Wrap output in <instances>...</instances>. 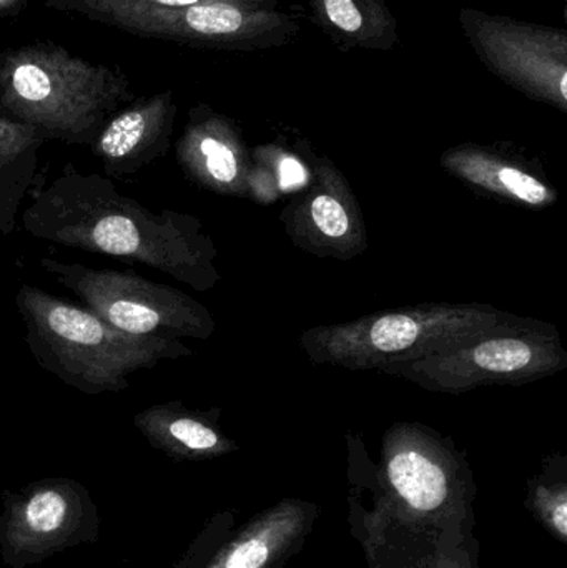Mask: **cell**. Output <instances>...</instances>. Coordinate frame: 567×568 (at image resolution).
Wrapping results in <instances>:
<instances>
[{"mask_svg": "<svg viewBox=\"0 0 567 568\" xmlns=\"http://www.w3.org/2000/svg\"><path fill=\"white\" fill-rule=\"evenodd\" d=\"M280 182H282L283 189L302 185L305 182V170L296 160H283L282 166H280Z\"/></svg>", "mask_w": 567, "mask_h": 568, "instance_id": "cell-18", "label": "cell"}, {"mask_svg": "<svg viewBox=\"0 0 567 568\" xmlns=\"http://www.w3.org/2000/svg\"><path fill=\"white\" fill-rule=\"evenodd\" d=\"M566 80H567L566 73H563V77H561V95L565 97V99H566V95H567V92H566Z\"/></svg>", "mask_w": 567, "mask_h": 568, "instance_id": "cell-20", "label": "cell"}, {"mask_svg": "<svg viewBox=\"0 0 567 568\" xmlns=\"http://www.w3.org/2000/svg\"><path fill=\"white\" fill-rule=\"evenodd\" d=\"M529 509L538 517L539 523L559 540H567V490L566 487L539 486L533 490L528 500Z\"/></svg>", "mask_w": 567, "mask_h": 568, "instance_id": "cell-14", "label": "cell"}, {"mask_svg": "<svg viewBox=\"0 0 567 568\" xmlns=\"http://www.w3.org/2000/svg\"><path fill=\"white\" fill-rule=\"evenodd\" d=\"M476 182L492 186V189L499 190V192L503 190V192L509 193V195L516 196V199L529 203V205H543L551 199V193L535 176L528 175V173L518 169H509V166L496 169L495 172L488 173V179H479Z\"/></svg>", "mask_w": 567, "mask_h": 568, "instance_id": "cell-15", "label": "cell"}, {"mask_svg": "<svg viewBox=\"0 0 567 568\" xmlns=\"http://www.w3.org/2000/svg\"><path fill=\"white\" fill-rule=\"evenodd\" d=\"M99 539V507L79 480L47 477L2 494L0 560L6 567L39 566Z\"/></svg>", "mask_w": 567, "mask_h": 568, "instance_id": "cell-5", "label": "cell"}, {"mask_svg": "<svg viewBox=\"0 0 567 568\" xmlns=\"http://www.w3.org/2000/svg\"><path fill=\"white\" fill-rule=\"evenodd\" d=\"M326 12L335 26L346 32H355L362 27V16L353 0H325Z\"/></svg>", "mask_w": 567, "mask_h": 568, "instance_id": "cell-17", "label": "cell"}, {"mask_svg": "<svg viewBox=\"0 0 567 568\" xmlns=\"http://www.w3.org/2000/svg\"><path fill=\"white\" fill-rule=\"evenodd\" d=\"M133 426L153 449L176 460L213 459L233 449L213 424L180 403L153 404L133 416Z\"/></svg>", "mask_w": 567, "mask_h": 568, "instance_id": "cell-11", "label": "cell"}, {"mask_svg": "<svg viewBox=\"0 0 567 568\" xmlns=\"http://www.w3.org/2000/svg\"><path fill=\"white\" fill-rule=\"evenodd\" d=\"M29 0H0V17H12L26 9Z\"/></svg>", "mask_w": 567, "mask_h": 568, "instance_id": "cell-19", "label": "cell"}, {"mask_svg": "<svg viewBox=\"0 0 567 568\" xmlns=\"http://www.w3.org/2000/svg\"><path fill=\"white\" fill-rule=\"evenodd\" d=\"M419 369L429 379L439 381L443 386L455 387L462 377L469 379L475 371L476 377L529 376L543 367L551 366L553 357L538 344L519 337H495L479 341L469 346V339L462 343V349L453 346L442 353L422 359Z\"/></svg>", "mask_w": 567, "mask_h": 568, "instance_id": "cell-10", "label": "cell"}, {"mask_svg": "<svg viewBox=\"0 0 567 568\" xmlns=\"http://www.w3.org/2000/svg\"><path fill=\"white\" fill-rule=\"evenodd\" d=\"M496 316L468 307H438L385 314L316 334L320 359L345 366H375L433 356L492 331Z\"/></svg>", "mask_w": 567, "mask_h": 568, "instance_id": "cell-6", "label": "cell"}, {"mask_svg": "<svg viewBox=\"0 0 567 568\" xmlns=\"http://www.w3.org/2000/svg\"><path fill=\"white\" fill-rule=\"evenodd\" d=\"M179 156L192 175L205 182L230 185L239 176L235 153L210 126H192L186 130L179 145Z\"/></svg>", "mask_w": 567, "mask_h": 568, "instance_id": "cell-12", "label": "cell"}, {"mask_svg": "<svg viewBox=\"0 0 567 568\" xmlns=\"http://www.w3.org/2000/svg\"><path fill=\"white\" fill-rule=\"evenodd\" d=\"M40 266L72 291L87 310L132 336L203 337L212 329L209 314L175 287L119 270L40 260Z\"/></svg>", "mask_w": 567, "mask_h": 568, "instance_id": "cell-4", "label": "cell"}, {"mask_svg": "<svg viewBox=\"0 0 567 568\" xmlns=\"http://www.w3.org/2000/svg\"><path fill=\"white\" fill-rule=\"evenodd\" d=\"M386 480L395 504L408 517L433 520L449 516L458 507V483L432 450L393 447L386 459Z\"/></svg>", "mask_w": 567, "mask_h": 568, "instance_id": "cell-9", "label": "cell"}, {"mask_svg": "<svg viewBox=\"0 0 567 568\" xmlns=\"http://www.w3.org/2000/svg\"><path fill=\"white\" fill-rule=\"evenodd\" d=\"M313 504L286 499L236 530L219 516L196 537L173 568H279L302 547L312 529Z\"/></svg>", "mask_w": 567, "mask_h": 568, "instance_id": "cell-7", "label": "cell"}, {"mask_svg": "<svg viewBox=\"0 0 567 568\" xmlns=\"http://www.w3.org/2000/svg\"><path fill=\"white\" fill-rule=\"evenodd\" d=\"M43 140L42 133L13 119L0 105V172L32 153Z\"/></svg>", "mask_w": 567, "mask_h": 568, "instance_id": "cell-13", "label": "cell"}, {"mask_svg": "<svg viewBox=\"0 0 567 568\" xmlns=\"http://www.w3.org/2000/svg\"><path fill=\"white\" fill-rule=\"evenodd\" d=\"M22 225L42 242L142 263L195 287L209 280V245L190 216L152 212L122 195L109 176L73 163L37 193Z\"/></svg>", "mask_w": 567, "mask_h": 568, "instance_id": "cell-1", "label": "cell"}, {"mask_svg": "<svg viewBox=\"0 0 567 568\" xmlns=\"http://www.w3.org/2000/svg\"><path fill=\"white\" fill-rule=\"evenodd\" d=\"M16 304L39 366L89 396L122 393L133 373L190 353L179 339L122 333L87 307L29 284L17 291Z\"/></svg>", "mask_w": 567, "mask_h": 568, "instance_id": "cell-2", "label": "cell"}, {"mask_svg": "<svg viewBox=\"0 0 567 568\" xmlns=\"http://www.w3.org/2000/svg\"><path fill=\"white\" fill-rule=\"evenodd\" d=\"M172 93H153L110 116L90 143L107 176L123 179L135 175L159 156L165 155L172 133Z\"/></svg>", "mask_w": 567, "mask_h": 568, "instance_id": "cell-8", "label": "cell"}, {"mask_svg": "<svg viewBox=\"0 0 567 568\" xmlns=\"http://www.w3.org/2000/svg\"><path fill=\"white\" fill-rule=\"evenodd\" d=\"M132 99L122 72L37 42L0 53V105L45 139L90 145L117 106Z\"/></svg>", "mask_w": 567, "mask_h": 568, "instance_id": "cell-3", "label": "cell"}, {"mask_svg": "<svg viewBox=\"0 0 567 568\" xmlns=\"http://www.w3.org/2000/svg\"><path fill=\"white\" fill-rule=\"evenodd\" d=\"M313 222L318 226L320 232L332 239H340L346 235L350 229L348 215L338 200L330 195H320L313 200Z\"/></svg>", "mask_w": 567, "mask_h": 568, "instance_id": "cell-16", "label": "cell"}]
</instances>
